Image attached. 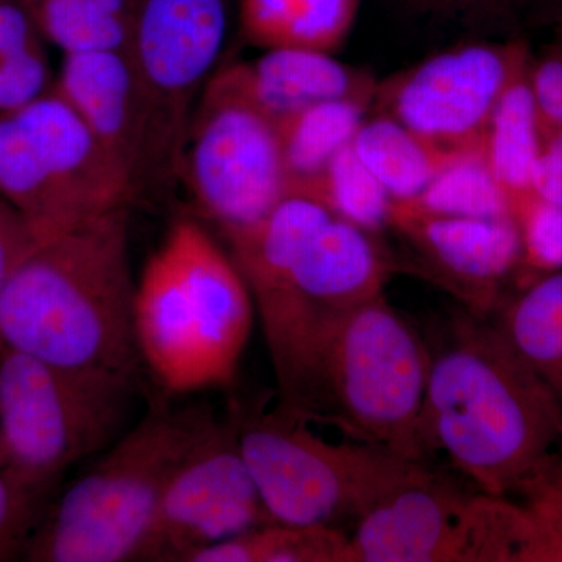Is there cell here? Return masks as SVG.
I'll use <instances>...</instances> for the list:
<instances>
[{"mask_svg": "<svg viewBox=\"0 0 562 562\" xmlns=\"http://www.w3.org/2000/svg\"><path fill=\"white\" fill-rule=\"evenodd\" d=\"M131 209L41 239L0 286V350L139 391Z\"/></svg>", "mask_w": 562, "mask_h": 562, "instance_id": "1", "label": "cell"}, {"mask_svg": "<svg viewBox=\"0 0 562 562\" xmlns=\"http://www.w3.org/2000/svg\"><path fill=\"white\" fill-rule=\"evenodd\" d=\"M430 346L422 414L427 458L509 497L562 458V409L492 321L458 306Z\"/></svg>", "mask_w": 562, "mask_h": 562, "instance_id": "2", "label": "cell"}, {"mask_svg": "<svg viewBox=\"0 0 562 562\" xmlns=\"http://www.w3.org/2000/svg\"><path fill=\"white\" fill-rule=\"evenodd\" d=\"M261 322L277 405L322 419V372L333 338L395 269L375 233L333 216L308 246L261 243L235 255Z\"/></svg>", "mask_w": 562, "mask_h": 562, "instance_id": "3", "label": "cell"}, {"mask_svg": "<svg viewBox=\"0 0 562 562\" xmlns=\"http://www.w3.org/2000/svg\"><path fill=\"white\" fill-rule=\"evenodd\" d=\"M241 271L199 222H173L136 280L144 372L168 395L231 387L255 321Z\"/></svg>", "mask_w": 562, "mask_h": 562, "instance_id": "4", "label": "cell"}, {"mask_svg": "<svg viewBox=\"0 0 562 562\" xmlns=\"http://www.w3.org/2000/svg\"><path fill=\"white\" fill-rule=\"evenodd\" d=\"M214 419L206 405L155 403L41 520L29 560L139 561L162 495Z\"/></svg>", "mask_w": 562, "mask_h": 562, "instance_id": "5", "label": "cell"}, {"mask_svg": "<svg viewBox=\"0 0 562 562\" xmlns=\"http://www.w3.org/2000/svg\"><path fill=\"white\" fill-rule=\"evenodd\" d=\"M233 408L244 460L273 522H357L427 465L350 438L328 441L313 422L279 405L268 412L235 402Z\"/></svg>", "mask_w": 562, "mask_h": 562, "instance_id": "6", "label": "cell"}, {"mask_svg": "<svg viewBox=\"0 0 562 562\" xmlns=\"http://www.w3.org/2000/svg\"><path fill=\"white\" fill-rule=\"evenodd\" d=\"M346 562H557L530 509L427 465L355 522Z\"/></svg>", "mask_w": 562, "mask_h": 562, "instance_id": "7", "label": "cell"}, {"mask_svg": "<svg viewBox=\"0 0 562 562\" xmlns=\"http://www.w3.org/2000/svg\"><path fill=\"white\" fill-rule=\"evenodd\" d=\"M430 346L386 295L362 303L333 338L322 372L321 424L347 438L427 462L422 414Z\"/></svg>", "mask_w": 562, "mask_h": 562, "instance_id": "8", "label": "cell"}, {"mask_svg": "<svg viewBox=\"0 0 562 562\" xmlns=\"http://www.w3.org/2000/svg\"><path fill=\"white\" fill-rule=\"evenodd\" d=\"M0 195L41 239L138 201L127 173L54 87L0 114Z\"/></svg>", "mask_w": 562, "mask_h": 562, "instance_id": "9", "label": "cell"}, {"mask_svg": "<svg viewBox=\"0 0 562 562\" xmlns=\"http://www.w3.org/2000/svg\"><path fill=\"white\" fill-rule=\"evenodd\" d=\"M138 391L0 350V447L7 471L41 494L124 432Z\"/></svg>", "mask_w": 562, "mask_h": 562, "instance_id": "10", "label": "cell"}, {"mask_svg": "<svg viewBox=\"0 0 562 562\" xmlns=\"http://www.w3.org/2000/svg\"><path fill=\"white\" fill-rule=\"evenodd\" d=\"M228 0H136L127 55L144 113L140 195L181 183L192 114L220 68Z\"/></svg>", "mask_w": 562, "mask_h": 562, "instance_id": "11", "label": "cell"}, {"mask_svg": "<svg viewBox=\"0 0 562 562\" xmlns=\"http://www.w3.org/2000/svg\"><path fill=\"white\" fill-rule=\"evenodd\" d=\"M181 183L222 236L261 220L291 195L279 124L250 98L239 61L220 66L199 99Z\"/></svg>", "mask_w": 562, "mask_h": 562, "instance_id": "12", "label": "cell"}, {"mask_svg": "<svg viewBox=\"0 0 562 562\" xmlns=\"http://www.w3.org/2000/svg\"><path fill=\"white\" fill-rule=\"evenodd\" d=\"M272 522L244 460L232 405L173 475L139 561L191 562L206 547Z\"/></svg>", "mask_w": 562, "mask_h": 562, "instance_id": "13", "label": "cell"}, {"mask_svg": "<svg viewBox=\"0 0 562 562\" xmlns=\"http://www.w3.org/2000/svg\"><path fill=\"white\" fill-rule=\"evenodd\" d=\"M530 58L520 40L464 44L379 85L373 103L438 149H475L502 92Z\"/></svg>", "mask_w": 562, "mask_h": 562, "instance_id": "14", "label": "cell"}, {"mask_svg": "<svg viewBox=\"0 0 562 562\" xmlns=\"http://www.w3.org/2000/svg\"><path fill=\"white\" fill-rule=\"evenodd\" d=\"M408 244L413 269L452 295L458 306L491 321L522 268L516 217L476 220L427 213L394 201L390 227Z\"/></svg>", "mask_w": 562, "mask_h": 562, "instance_id": "15", "label": "cell"}, {"mask_svg": "<svg viewBox=\"0 0 562 562\" xmlns=\"http://www.w3.org/2000/svg\"><path fill=\"white\" fill-rule=\"evenodd\" d=\"M54 88L127 173L140 198L146 132L143 102L127 50L65 55Z\"/></svg>", "mask_w": 562, "mask_h": 562, "instance_id": "16", "label": "cell"}, {"mask_svg": "<svg viewBox=\"0 0 562 562\" xmlns=\"http://www.w3.org/2000/svg\"><path fill=\"white\" fill-rule=\"evenodd\" d=\"M239 68L250 98L277 124L321 102L373 103L379 87L369 74L317 50L269 49L257 60L239 61Z\"/></svg>", "mask_w": 562, "mask_h": 562, "instance_id": "17", "label": "cell"}, {"mask_svg": "<svg viewBox=\"0 0 562 562\" xmlns=\"http://www.w3.org/2000/svg\"><path fill=\"white\" fill-rule=\"evenodd\" d=\"M361 0H239L246 40L261 49L333 54L349 38Z\"/></svg>", "mask_w": 562, "mask_h": 562, "instance_id": "18", "label": "cell"}, {"mask_svg": "<svg viewBox=\"0 0 562 562\" xmlns=\"http://www.w3.org/2000/svg\"><path fill=\"white\" fill-rule=\"evenodd\" d=\"M491 321L562 409V271L517 288Z\"/></svg>", "mask_w": 562, "mask_h": 562, "instance_id": "19", "label": "cell"}, {"mask_svg": "<svg viewBox=\"0 0 562 562\" xmlns=\"http://www.w3.org/2000/svg\"><path fill=\"white\" fill-rule=\"evenodd\" d=\"M530 61L502 92L482 139L484 158L509 203L532 192V171L542 149L538 110L528 77Z\"/></svg>", "mask_w": 562, "mask_h": 562, "instance_id": "20", "label": "cell"}, {"mask_svg": "<svg viewBox=\"0 0 562 562\" xmlns=\"http://www.w3.org/2000/svg\"><path fill=\"white\" fill-rule=\"evenodd\" d=\"M371 105L355 99L321 102L279 122L291 195H305L333 157L353 140Z\"/></svg>", "mask_w": 562, "mask_h": 562, "instance_id": "21", "label": "cell"}, {"mask_svg": "<svg viewBox=\"0 0 562 562\" xmlns=\"http://www.w3.org/2000/svg\"><path fill=\"white\" fill-rule=\"evenodd\" d=\"M351 146L394 201L416 199L458 154L438 149L383 113L362 122Z\"/></svg>", "mask_w": 562, "mask_h": 562, "instance_id": "22", "label": "cell"}, {"mask_svg": "<svg viewBox=\"0 0 562 562\" xmlns=\"http://www.w3.org/2000/svg\"><path fill=\"white\" fill-rule=\"evenodd\" d=\"M65 55L127 50L136 0H20Z\"/></svg>", "mask_w": 562, "mask_h": 562, "instance_id": "23", "label": "cell"}, {"mask_svg": "<svg viewBox=\"0 0 562 562\" xmlns=\"http://www.w3.org/2000/svg\"><path fill=\"white\" fill-rule=\"evenodd\" d=\"M402 202L442 216L476 220L514 216L508 195L495 180L482 146L454 154L416 199Z\"/></svg>", "mask_w": 562, "mask_h": 562, "instance_id": "24", "label": "cell"}, {"mask_svg": "<svg viewBox=\"0 0 562 562\" xmlns=\"http://www.w3.org/2000/svg\"><path fill=\"white\" fill-rule=\"evenodd\" d=\"M303 198L322 203L333 216L371 233L390 227L394 199L361 161L351 143L328 162Z\"/></svg>", "mask_w": 562, "mask_h": 562, "instance_id": "25", "label": "cell"}, {"mask_svg": "<svg viewBox=\"0 0 562 562\" xmlns=\"http://www.w3.org/2000/svg\"><path fill=\"white\" fill-rule=\"evenodd\" d=\"M349 532L333 525L272 522L233 536L235 562H346Z\"/></svg>", "mask_w": 562, "mask_h": 562, "instance_id": "26", "label": "cell"}, {"mask_svg": "<svg viewBox=\"0 0 562 562\" xmlns=\"http://www.w3.org/2000/svg\"><path fill=\"white\" fill-rule=\"evenodd\" d=\"M522 236V268L517 288L538 277L562 271V205L535 191L512 203Z\"/></svg>", "mask_w": 562, "mask_h": 562, "instance_id": "27", "label": "cell"}, {"mask_svg": "<svg viewBox=\"0 0 562 562\" xmlns=\"http://www.w3.org/2000/svg\"><path fill=\"white\" fill-rule=\"evenodd\" d=\"M46 494L32 490L0 468V560L25 547L38 530L41 503Z\"/></svg>", "mask_w": 562, "mask_h": 562, "instance_id": "28", "label": "cell"}, {"mask_svg": "<svg viewBox=\"0 0 562 562\" xmlns=\"http://www.w3.org/2000/svg\"><path fill=\"white\" fill-rule=\"evenodd\" d=\"M50 72L43 46L29 47L0 60V114L13 113L50 91Z\"/></svg>", "mask_w": 562, "mask_h": 562, "instance_id": "29", "label": "cell"}, {"mask_svg": "<svg viewBox=\"0 0 562 562\" xmlns=\"http://www.w3.org/2000/svg\"><path fill=\"white\" fill-rule=\"evenodd\" d=\"M530 509L562 562V458L517 495Z\"/></svg>", "mask_w": 562, "mask_h": 562, "instance_id": "30", "label": "cell"}, {"mask_svg": "<svg viewBox=\"0 0 562 562\" xmlns=\"http://www.w3.org/2000/svg\"><path fill=\"white\" fill-rule=\"evenodd\" d=\"M542 139L562 131V52L553 49L528 69Z\"/></svg>", "mask_w": 562, "mask_h": 562, "instance_id": "31", "label": "cell"}, {"mask_svg": "<svg viewBox=\"0 0 562 562\" xmlns=\"http://www.w3.org/2000/svg\"><path fill=\"white\" fill-rule=\"evenodd\" d=\"M40 241L27 220L0 195V286Z\"/></svg>", "mask_w": 562, "mask_h": 562, "instance_id": "32", "label": "cell"}, {"mask_svg": "<svg viewBox=\"0 0 562 562\" xmlns=\"http://www.w3.org/2000/svg\"><path fill=\"white\" fill-rule=\"evenodd\" d=\"M425 10L447 13L450 16H479L501 24H513L530 5L531 0H413Z\"/></svg>", "mask_w": 562, "mask_h": 562, "instance_id": "33", "label": "cell"}, {"mask_svg": "<svg viewBox=\"0 0 562 562\" xmlns=\"http://www.w3.org/2000/svg\"><path fill=\"white\" fill-rule=\"evenodd\" d=\"M38 29L21 2L0 0V60L40 44Z\"/></svg>", "mask_w": 562, "mask_h": 562, "instance_id": "34", "label": "cell"}, {"mask_svg": "<svg viewBox=\"0 0 562 562\" xmlns=\"http://www.w3.org/2000/svg\"><path fill=\"white\" fill-rule=\"evenodd\" d=\"M532 191L546 201L562 205V131L542 139V149L532 171Z\"/></svg>", "mask_w": 562, "mask_h": 562, "instance_id": "35", "label": "cell"}, {"mask_svg": "<svg viewBox=\"0 0 562 562\" xmlns=\"http://www.w3.org/2000/svg\"><path fill=\"white\" fill-rule=\"evenodd\" d=\"M553 31L557 36L554 49L562 52V0H552Z\"/></svg>", "mask_w": 562, "mask_h": 562, "instance_id": "36", "label": "cell"}, {"mask_svg": "<svg viewBox=\"0 0 562 562\" xmlns=\"http://www.w3.org/2000/svg\"><path fill=\"white\" fill-rule=\"evenodd\" d=\"M3 465H5V460H3L2 447H0V468H3Z\"/></svg>", "mask_w": 562, "mask_h": 562, "instance_id": "37", "label": "cell"}]
</instances>
